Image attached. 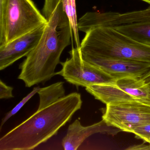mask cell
Returning a JSON list of instances; mask_svg holds the SVG:
<instances>
[{"label": "cell", "instance_id": "cell-1", "mask_svg": "<svg viewBox=\"0 0 150 150\" xmlns=\"http://www.w3.org/2000/svg\"><path fill=\"white\" fill-rule=\"evenodd\" d=\"M42 14L47 20L42 37L36 47L21 64L18 79L30 87L44 83L57 75L64 49L73 43L70 22L63 9L61 0H45Z\"/></svg>", "mask_w": 150, "mask_h": 150}, {"label": "cell", "instance_id": "cell-2", "mask_svg": "<svg viewBox=\"0 0 150 150\" xmlns=\"http://www.w3.org/2000/svg\"><path fill=\"white\" fill-rule=\"evenodd\" d=\"M81 95L74 92L37 111L0 139V150H30L46 142L81 108Z\"/></svg>", "mask_w": 150, "mask_h": 150}, {"label": "cell", "instance_id": "cell-3", "mask_svg": "<svg viewBox=\"0 0 150 150\" xmlns=\"http://www.w3.org/2000/svg\"><path fill=\"white\" fill-rule=\"evenodd\" d=\"M81 57L121 59L150 64V45L134 40L113 27H95L85 33Z\"/></svg>", "mask_w": 150, "mask_h": 150}, {"label": "cell", "instance_id": "cell-4", "mask_svg": "<svg viewBox=\"0 0 150 150\" xmlns=\"http://www.w3.org/2000/svg\"><path fill=\"white\" fill-rule=\"evenodd\" d=\"M46 23L32 0H0V47Z\"/></svg>", "mask_w": 150, "mask_h": 150}, {"label": "cell", "instance_id": "cell-5", "mask_svg": "<svg viewBox=\"0 0 150 150\" xmlns=\"http://www.w3.org/2000/svg\"><path fill=\"white\" fill-rule=\"evenodd\" d=\"M86 89L95 99L106 105L137 100L150 101V85L141 77H124L117 79L113 84L92 85Z\"/></svg>", "mask_w": 150, "mask_h": 150}, {"label": "cell", "instance_id": "cell-6", "mask_svg": "<svg viewBox=\"0 0 150 150\" xmlns=\"http://www.w3.org/2000/svg\"><path fill=\"white\" fill-rule=\"evenodd\" d=\"M102 120L110 127L132 133L135 128L150 124V101L137 100L109 103Z\"/></svg>", "mask_w": 150, "mask_h": 150}, {"label": "cell", "instance_id": "cell-7", "mask_svg": "<svg viewBox=\"0 0 150 150\" xmlns=\"http://www.w3.org/2000/svg\"><path fill=\"white\" fill-rule=\"evenodd\" d=\"M70 58L61 63L62 70L56 74L61 75L69 83L77 86L113 84L117 79L100 68L83 60L79 48H72Z\"/></svg>", "mask_w": 150, "mask_h": 150}, {"label": "cell", "instance_id": "cell-8", "mask_svg": "<svg viewBox=\"0 0 150 150\" xmlns=\"http://www.w3.org/2000/svg\"><path fill=\"white\" fill-rule=\"evenodd\" d=\"M82 58L83 60L117 79L126 77H141L150 70V64L140 61L98 57Z\"/></svg>", "mask_w": 150, "mask_h": 150}, {"label": "cell", "instance_id": "cell-9", "mask_svg": "<svg viewBox=\"0 0 150 150\" xmlns=\"http://www.w3.org/2000/svg\"><path fill=\"white\" fill-rule=\"evenodd\" d=\"M45 25L0 47L1 71L23 57H27L36 47L42 37Z\"/></svg>", "mask_w": 150, "mask_h": 150}, {"label": "cell", "instance_id": "cell-10", "mask_svg": "<svg viewBox=\"0 0 150 150\" xmlns=\"http://www.w3.org/2000/svg\"><path fill=\"white\" fill-rule=\"evenodd\" d=\"M108 127L110 126L103 120L92 125L83 126L76 119L68 127L67 133L62 140V146L64 150H77L89 136L95 133L107 132Z\"/></svg>", "mask_w": 150, "mask_h": 150}, {"label": "cell", "instance_id": "cell-11", "mask_svg": "<svg viewBox=\"0 0 150 150\" xmlns=\"http://www.w3.org/2000/svg\"><path fill=\"white\" fill-rule=\"evenodd\" d=\"M40 103L38 110L42 109L65 96L64 82H57L46 87L40 88L38 92Z\"/></svg>", "mask_w": 150, "mask_h": 150}, {"label": "cell", "instance_id": "cell-12", "mask_svg": "<svg viewBox=\"0 0 150 150\" xmlns=\"http://www.w3.org/2000/svg\"><path fill=\"white\" fill-rule=\"evenodd\" d=\"M134 40L150 45V23L113 27Z\"/></svg>", "mask_w": 150, "mask_h": 150}, {"label": "cell", "instance_id": "cell-13", "mask_svg": "<svg viewBox=\"0 0 150 150\" xmlns=\"http://www.w3.org/2000/svg\"><path fill=\"white\" fill-rule=\"evenodd\" d=\"M63 9L68 17L72 30L74 40L76 47L80 48V42L79 37L78 21L76 13L75 0H61Z\"/></svg>", "mask_w": 150, "mask_h": 150}, {"label": "cell", "instance_id": "cell-14", "mask_svg": "<svg viewBox=\"0 0 150 150\" xmlns=\"http://www.w3.org/2000/svg\"><path fill=\"white\" fill-rule=\"evenodd\" d=\"M40 88V87H37L34 88L33 91L31 93H30L26 97H24L12 110H10L9 112H8L6 115L5 117H3L2 121H1V127H0L1 130L2 129V126L5 124L6 121L8 120L10 117H12L15 114H16L21 109V108L27 103V102H28L30 98H32L36 93H38V92Z\"/></svg>", "mask_w": 150, "mask_h": 150}, {"label": "cell", "instance_id": "cell-15", "mask_svg": "<svg viewBox=\"0 0 150 150\" xmlns=\"http://www.w3.org/2000/svg\"><path fill=\"white\" fill-rule=\"evenodd\" d=\"M132 133L136 135V137L143 139L150 145V124L135 128Z\"/></svg>", "mask_w": 150, "mask_h": 150}, {"label": "cell", "instance_id": "cell-16", "mask_svg": "<svg viewBox=\"0 0 150 150\" xmlns=\"http://www.w3.org/2000/svg\"><path fill=\"white\" fill-rule=\"evenodd\" d=\"M12 87L6 85L1 80H0V99H7L13 98Z\"/></svg>", "mask_w": 150, "mask_h": 150}, {"label": "cell", "instance_id": "cell-17", "mask_svg": "<svg viewBox=\"0 0 150 150\" xmlns=\"http://www.w3.org/2000/svg\"><path fill=\"white\" fill-rule=\"evenodd\" d=\"M127 150H150V145H146L145 144L136 145L132 146H130L129 148H127Z\"/></svg>", "mask_w": 150, "mask_h": 150}, {"label": "cell", "instance_id": "cell-18", "mask_svg": "<svg viewBox=\"0 0 150 150\" xmlns=\"http://www.w3.org/2000/svg\"><path fill=\"white\" fill-rule=\"evenodd\" d=\"M142 78L146 83L150 85V70L144 74Z\"/></svg>", "mask_w": 150, "mask_h": 150}, {"label": "cell", "instance_id": "cell-19", "mask_svg": "<svg viewBox=\"0 0 150 150\" xmlns=\"http://www.w3.org/2000/svg\"><path fill=\"white\" fill-rule=\"evenodd\" d=\"M141 1H144V2H146V3L150 5V0H141Z\"/></svg>", "mask_w": 150, "mask_h": 150}]
</instances>
